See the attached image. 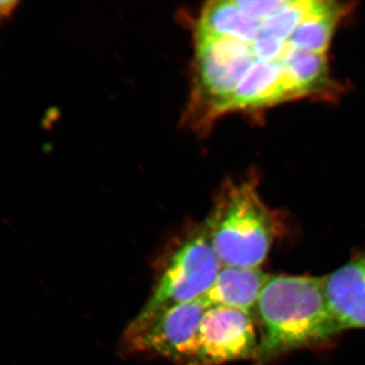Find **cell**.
Instances as JSON below:
<instances>
[{"label":"cell","instance_id":"3","mask_svg":"<svg viewBox=\"0 0 365 365\" xmlns=\"http://www.w3.org/2000/svg\"><path fill=\"white\" fill-rule=\"evenodd\" d=\"M193 88L188 121L203 127L227 114L230 98L254 60L250 45L213 36H195Z\"/></svg>","mask_w":365,"mask_h":365},{"label":"cell","instance_id":"1","mask_svg":"<svg viewBox=\"0 0 365 365\" xmlns=\"http://www.w3.org/2000/svg\"><path fill=\"white\" fill-rule=\"evenodd\" d=\"M255 309L261 330L257 365L322 344L339 333L327 302L323 278L270 276Z\"/></svg>","mask_w":365,"mask_h":365},{"label":"cell","instance_id":"5","mask_svg":"<svg viewBox=\"0 0 365 365\" xmlns=\"http://www.w3.org/2000/svg\"><path fill=\"white\" fill-rule=\"evenodd\" d=\"M207 309L201 299L170 307L144 321H132L125 334L127 345L136 352L155 353L193 365L199 326Z\"/></svg>","mask_w":365,"mask_h":365},{"label":"cell","instance_id":"4","mask_svg":"<svg viewBox=\"0 0 365 365\" xmlns=\"http://www.w3.org/2000/svg\"><path fill=\"white\" fill-rule=\"evenodd\" d=\"M222 268L203 222L170 255L153 294L133 321H144L170 307L202 299Z\"/></svg>","mask_w":365,"mask_h":365},{"label":"cell","instance_id":"10","mask_svg":"<svg viewBox=\"0 0 365 365\" xmlns=\"http://www.w3.org/2000/svg\"><path fill=\"white\" fill-rule=\"evenodd\" d=\"M348 11V4L340 2L311 1L309 11L289 38L290 45L302 51L326 55L336 26Z\"/></svg>","mask_w":365,"mask_h":365},{"label":"cell","instance_id":"7","mask_svg":"<svg viewBox=\"0 0 365 365\" xmlns=\"http://www.w3.org/2000/svg\"><path fill=\"white\" fill-rule=\"evenodd\" d=\"M284 57L277 61L255 59L235 88L227 113L252 111L302 98L288 78Z\"/></svg>","mask_w":365,"mask_h":365},{"label":"cell","instance_id":"11","mask_svg":"<svg viewBox=\"0 0 365 365\" xmlns=\"http://www.w3.org/2000/svg\"><path fill=\"white\" fill-rule=\"evenodd\" d=\"M20 4V1H16V0L0 1V28L6 25L14 18Z\"/></svg>","mask_w":365,"mask_h":365},{"label":"cell","instance_id":"6","mask_svg":"<svg viewBox=\"0 0 365 365\" xmlns=\"http://www.w3.org/2000/svg\"><path fill=\"white\" fill-rule=\"evenodd\" d=\"M259 341L253 314L209 307L201 319L193 365H220L256 359Z\"/></svg>","mask_w":365,"mask_h":365},{"label":"cell","instance_id":"2","mask_svg":"<svg viewBox=\"0 0 365 365\" xmlns=\"http://www.w3.org/2000/svg\"><path fill=\"white\" fill-rule=\"evenodd\" d=\"M204 222L222 267H260L282 227L252 179L227 182Z\"/></svg>","mask_w":365,"mask_h":365},{"label":"cell","instance_id":"8","mask_svg":"<svg viewBox=\"0 0 365 365\" xmlns=\"http://www.w3.org/2000/svg\"><path fill=\"white\" fill-rule=\"evenodd\" d=\"M329 309L339 332L365 329V252L323 277Z\"/></svg>","mask_w":365,"mask_h":365},{"label":"cell","instance_id":"9","mask_svg":"<svg viewBox=\"0 0 365 365\" xmlns=\"http://www.w3.org/2000/svg\"><path fill=\"white\" fill-rule=\"evenodd\" d=\"M269 277L258 268L222 267L203 302L208 307H232L252 314Z\"/></svg>","mask_w":365,"mask_h":365}]
</instances>
